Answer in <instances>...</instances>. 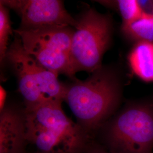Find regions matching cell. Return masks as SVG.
Returning a JSON list of instances; mask_svg holds the SVG:
<instances>
[{
	"label": "cell",
	"mask_w": 153,
	"mask_h": 153,
	"mask_svg": "<svg viewBox=\"0 0 153 153\" xmlns=\"http://www.w3.org/2000/svg\"><path fill=\"white\" fill-rule=\"evenodd\" d=\"M65 86L64 101L78 125L87 131L101 126L115 111L120 99V85L112 71L102 67L88 79H77Z\"/></svg>",
	"instance_id": "2"
},
{
	"label": "cell",
	"mask_w": 153,
	"mask_h": 153,
	"mask_svg": "<svg viewBox=\"0 0 153 153\" xmlns=\"http://www.w3.org/2000/svg\"><path fill=\"white\" fill-rule=\"evenodd\" d=\"M1 3L20 16L22 30L48 27H75L74 19L59 0H5Z\"/></svg>",
	"instance_id": "7"
},
{
	"label": "cell",
	"mask_w": 153,
	"mask_h": 153,
	"mask_svg": "<svg viewBox=\"0 0 153 153\" xmlns=\"http://www.w3.org/2000/svg\"><path fill=\"white\" fill-rule=\"evenodd\" d=\"M12 35L9 9L0 2V59L1 63L6 59L9 49V40Z\"/></svg>",
	"instance_id": "12"
},
{
	"label": "cell",
	"mask_w": 153,
	"mask_h": 153,
	"mask_svg": "<svg viewBox=\"0 0 153 153\" xmlns=\"http://www.w3.org/2000/svg\"><path fill=\"white\" fill-rule=\"evenodd\" d=\"M7 93L5 90L1 85L0 86V111L2 112L5 108L6 98Z\"/></svg>",
	"instance_id": "13"
},
{
	"label": "cell",
	"mask_w": 153,
	"mask_h": 153,
	"mask_svg": "<svg viewBox=\"0 0 153 153\" xmlns=\"http://www.w3.org/2000/svg\"><path fill=\"white\" fill-rule=\"evenodd\" d=\"M112 34V21L109 15L90 9L76 19L71 48L73 80L78 71L93 73L102 68V58L109 48Z\"/></svg>",
	"instance_id": "3"
},
{
	"label": "cell",
	"mask_w": 153,
	"mask_h": 153,
	"mask_svg": "<svg viewBox=\"0 0 153 153\" xmlns=\"http://www.w3.org/2000/svg\"><path fill=\"white\" fill-rule=\"evenodd\" d=\"M121 30L127 38L136 43L153 42V14L147 13L129 24L121 25Z\"/></svg>",
	"instance_id": "10"
},
{
	"label": "cell",
	"mask_w": 153,
	"mask_h": 153,
	"mask_svg": "<svg viewBox=\"0 0 153 153\" xmlns=\"http://www.w3.org/2000/svg\"><path fill=\"white\" fill-rule=\"evenodd\" d=\"M109 153H153V105L139 103L123 109L105 128Z\"/></svg>",
	"instance_id": "5"
},
{
	"label": "cell",
	"mask_w": 153,
	"mask_h": 153,
	"mask_svg": "<svg viewBox=\"0 0 153 153\" xmlns=\"http://www.w3.org/2000/svg\"><path fill=\"white\" fill-rule=\"evenodd\" d=\"M99 2H101L100 3L102 4H105L117 9L122 18V25L129 24L147 14L143 10L139 1L137 0L103 1Z\"/></svg>",
	"instance_id": "11"
},
{
	"label": "cell",
	"mask_w": 153,
	"mask_h": 153,
	"mask_svg": "<svg viewBox=\"0 0 153 153\" xmlns=\"http://www.w3.org/2000/svg\"><path fill=\"white\" fill-rule=\"evenodd\" d=\"M128 61L133 72L145 82L153 81V42L136 43Z\"/></svg>",
	"instance_id": "9"
},
{
	"label": "cell",
	"mask_w": 153,
	"mask_h": 153,
	"mask_svg": "<svg viewBox=\"0 0 153 153\" xmlns=\"http://www.w3.org/2000/svg\"><path fill=\"white\" fill-rule=\"evenodd\" d=\"M6 59L16 72L25 111L49 100L64 101L65 86L59 82L58 74L40 65L28 55L18 36L9 45Z\"/></svg>",
	"instance_id": "4"
},
{
	"label": "cell",
	"mask_w": 153,
	"mask_h": 153,
	"mask_svg": "<svg viewBox=\"0 0 153 153\" xmlns=\"http://www.w3.org/2000/svg\"><path fill=\"white\" fill-rule=\"evenodd\" d=\"M74 30L71 27H48L14 30L25 51L40 65L72 79L71 48Z\"/></svg>",
	"instance_id": "6"
},
{
	"label": "cell",
	"mask_w": 153,
	"mask_h": 153,
	"mask_svg": "<svg viewBox=\"0 0 153 153\" xmlns=\"http://www.w3.org/2000/svg\"><path fill=\"white\" fill-rule=\"evenodd\" d=\"M87 153H107L104 150L99 148H94L91 149L89 151H88Z\"/></svg>",
	"instance_id": "14"
},
{
	"label": "cell",
	"mask_w": 153,
	"mask_h": 153,
	"mask_svg": "<svg viewBox=\"0 0 153 153\" xmlns=\"http://www.w3.org/2000/svg\"><path fill=\"white\" fill-rule=\"evenodd\" d=\"M62 102L49 100L24 111L27 142L38 153H80L87 141V132L65 114Z\"/></svg>",
	"instance_id": "1"
},
{
	"label": "cell",
	"mask_w": 153,
	"mask_h": 153,
	"mask_svg": "<svg viewBox=\"0 0 153 153\" xmlns=\"http://www.w3.org/2000/svg\"><path fill=\"white\" fill-rule=\"evenodd\" d=\"M26 142L25 112L5 107L0 115V153H25Z\"/></svg>",
	"instance_id": "8"
}]
</instances>
